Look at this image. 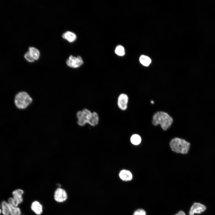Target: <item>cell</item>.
<instances>
[{
    "instance_id": "1",
    "label": "cell",
    "mask_w": 215,
    "mask_h": 215,
    "mask_svg": "<svg viewBox=\"0 0 215 215\" xmlns=\"http://www.w3.org/2000/svg\"><path fill=\"white\" fill-rule=\"evenodd\" d=\"M173 122L172 118L167 113L159 111L153 116L152 124L155 126L160 124L163 130H166L171 126Z\"/></svg>"
},
{
    "instance_id": "2",
    "label": "cell",
    "mask_w": 215,
    "mask_h": 215,
    "mask_svg": "<svg viewBox=\"0 0 215 215\" xmlns=\"http://www.w3.org/2000/svg\"><path fill=\"white\" fill-rule=\"evenodd\" d=\"M172 150L177 153H187L190 149V143L183 139L175 138L170 142Z\"/></svg>"
},
{
    "instance_id": "3",
    "label": "cell",
    "mask_w": 215,
    "mask_h": 215,
    "mask_svg": "<svg viewBox=\"0 0 215 215\" xmlns=\"http://www.w3.org/2000/svg\"><path fill=\"white\" fill-rule=\"evenodd\" d=\"M32 98L25 92H21L16 95L15 103L17 108L24 109L27 108L32 102Z\"/></svg>"
},
{
    "instance_id": "4",
    "label": "cell",
    "mask_w": 215,
    "mask_h": 215,
    "mask_svg": "<svg viewBox=\"0 0 215 215\" xmlns=\"http://www.w3.org/2000/svg\"><path fill=\"white\" fill-rule=\"evenodd\" d=\"M93 113L85 109L77 112L76 116L78 119V124L81 126L84 125L86 123H89L92 116Z\"/></svg>"
},
{
    "instance_id": "5",
    "label": "cell",
    "mask_w": 215,
    "mask_h": 215,
    "mask_svg": "<svg viewBox=\"0 0 215 215\" xmlns=\"http://www.w3.org/2000/svg\"><path fill=\"white\" fill-rule=\"evenodd\" d=\"M67 193L64 189L59 187L56 189L54 194V199L57 202H64L67 200Z\"/></svg>"
},
{
    "instance_id": "6",
    "label": "cell",
    "mask_w": 215,
    "mask_h": 215,
    "mask_svg": "<svg viewBox=\"0 0 215 215\" xmlns=\"http://www.w3.org/2000/svg\"><path fill=\"white\" fill-rule=\"evenodd\" d=\"M67 65L71 68H76L80 67L83 63V61L81 57L79 56L77 57L70 55L66 61Z\"/></svg>"
},
{
    "instance_id": "7",
    "label": "cell",
    "mask_w": 215,
    "mask_h": 215,
    "mask_svg": "<svg viewBox=\"0 0 215 215\" xmlns=\"http://www.w3.org/2000/svg\"><path fill=\"white\" fill-rule=\"evenodd\" d=\"M206 208L204 205L199 203H194L192 205L189 211V215L200 214L204 211Z\"/></svg>"
},
{
    "instance_id": "8",
    "label": "cell",
    "mask_w": 215,
    "mask_h": 215,
    "mask_svg": "<svg viewBox=\"0 0 215 215\" xmlns=\"http://www.w3.org/2000/svg\"><path fill=\"white\" fill-rule=\"evenodd\" d=\"M128 100V98L126 94L124 93L120 94L118 98L117 102L119 108L122 110H126Z\"/></svg>"
},
{
    "instance_id": "9",
    "label": "cell",
    "mask_w": 215,
    "mask_h": 215,
    "mask_svg": "<svg viewBox=\"0 0 215 215\" xmlns=\"http://www.w3.org/2000/svg\"><path fill=\"white\" fill-rule=\"evenodd\" d=\"M31 210L36 215H41L43 212L42 205L38 201H34L31 205Z\"/></svg>"
},
{
    "instance_id": "10",
    "label": "cell",
    "mask_w": 215,
    "mask_h": 215,
    "mask_svg": "<svg viewBox=\"0 0 215 215\" xmlns=\"http://www.w3.org/2000/svg\"><path fill=\"white\" fill-rule=\"evenodd\" d=\"M24 194V191L21 189H16L12 192V197L19 205L21 204L23 202V198L22 196Z\"/></svg>"
},
{
    "instance_id": "11",
    "label": "cell",
    "mask_w": 215,
    "mask_h": 215,
    "mask_svg": "<svg viewBox=\"0 0 215 215\" xmlns=\"http://www.w3.org/2000/svg\"><path fill=\"white\" fill-rule=\"evenodd\" d=\"M120 179L125 181L131 180L132 178V175L129 171L123 170L121 171L119 174Z\"/></svg>"
},
{
    "instance_id": "12",
    "label": "cell",
    "mask_w": 215,
    "mask_h": 215,
    "mask_svg": "<svg viewBox=\"0 0 215 215\" xmlns=\"http://www.w3.org/2000/svg\"><path fill=\"white\" fill-rule=\"evenodd\" d=\"M62 38L67 41L69 42H73L76 39V35L74 33L70 31H67L62 35Z\"/></svg>"
},
{
    "instance_id": "13",
    "label": "cell",
    "mask_w": 215,
    "mask_h": 215,
    "mask_svg": "<svg viewBox=\"0 0 215 215\" xmlns=\"http://www.w3.org/2000/svg\"><path fill=\"white\" fill-rule=\"evenodd\" d=\"M28 52L35 60H38L40 56V53L39 50L34 47H30Z\"/></svg>"
},
{
    "instance_id": "14",
    "label": "cell",
    "mask_w": 215,
    "mask_h": 215,
    "mask_svg": "<svg viewBox=\"0 0 215 215\" xmlns=\"http://www.w3.org/2000/svg\"><path fill=\"white\" fill-rule=\"evenodd\" d=\"M1 213L3 215H10L9 203L3 201L1 204Z\"/></svg>"
},
{
    "instance_id": "15",
    "label": "cell",
    "mask_w": 215,
    "mask_h": 215,
    "mask_svg": "<svg viewBox=\"0 0 215 215\" xmlns=\"http://www.w3.org/2000/svg\"><path fill=\"white\" fill-rule=\"evenodd\" d=\"M139 61L143 65L148 66L151 62L150 59L147 56L144 55L141 56L139 58Z\"/></svg>"
},
{
    "instance_id": "16",
    "label": "cell",
    "mask_w": 215,
    "mask_h": 215,
    "mask_svg": "<svg viewBox=\"0 0 215 215\" xmlns=\"http://www.w3.org/2000/svg\"><path fill=\"white\" fill-rule=\"evenodd\" d=\"M9 205L10 215H21V210L19 207Z\"/></svg>"
},
{
    "instance_id": "17",
    "label": "cell",
    "mask_w": 215,
    "mask_h": 215,
    "mask_svg": "<svg viewBox=\"0 0 215 215\" xmlns=\"http://www.w3.org/2000/svg\"><path fill=\"white\" fill-rule=\"evenodd\" d=\"M99 120L97 113L95 112H93L92 116L89 124L92 126H95L98 124Z\"/></svg>"
},
{
    "instance_id": "18",
    "label": "cell",
    "mask_w": 215,
    "mask_h": 215,
    "mask_svg": "<svg viewBox=\"0 0 215 215\" xmlns=\"http://www.w3.org/2000/svg\"><path fill=\"white\" fill-rule=\"evenodd\" d=\"M141 141V139L140 136L138 134H134L130 138L131 142L134 145H139Z\"/></svg>"
},
{
    "instance_id": "19",
    "label": "cell",
    "mask_w": 215,
    "mask_h": 215,
    "mask_svg": "<svg viewBox=\"0 0 215 215\" xmlns=\"http://www.w3.org/2000/svg\"><path fill=\"white\" fill-rule=\"evenodd\" d=\"M115 53L118 55L120 56H124L125 54V50L124 47L121 45H118L116 47L115 50Z\"/></svg>"
},
{
    "instance_id": "20",
    "label": "cell",
    "mask_w": 215,
    "mask_h": 215,
    "mask_svg": "<svg viewBox=\"0 0 215 215\" xmlns=\"http://www.w3.org/2000/svg\"><path fill=\"white\" fill-rule=\"evenodd\" d=\"M133 215H146V213L144 209H138L134 212Z\"/></svg>"
},
{
    "instance_id": "21",
    "label": "cell",
    "mask_w": 215,
    "mask_h": 215,
    "mask_svg": "<svg viewBox=\"0 0 215 215\" xmlns=\"http://www.w3.org/2000/svg\"><path fill=\"white\" fill-rule=\"evenodd\" d=\"M8 203L11 205L16 207H18L19 205L13 197L8 198Z\"/></svg>"
},
{
    "instance_id": "22",
    "label": "cell",
    "mask_w": 215,
    "mask_h": 215,
    "mask_svg": "<svg viewBox=\"0 0 215 215\" xmlns=\"http://www.w3.org/2000/svg\"><path fill=\"white\" fill-rule=\"evenodd\" d=\"M24 57L25 59L28 62H32L35 61L28 51L25 54Z\"/></svg>"
},
{
    "instance_id": "23",
    "label": "cell",
    "mask_w": 215,
    "mask_h": 215,
    "mask_svg": "<svg viewBox=\"0 0 215 215\" xmlns=\"http://www.w3.org/2000/svg\"><path fill=\"white\" fill-rule=\"evenodd\" d=\"M175 215H186V214L183 211H180Z\"/></svg>"
},
{
    "instance_id": "24",
    "label": "cell",
    "mask_w": 215,
    "mask_h": 215,
    "mask_svg": "<svg viewBox=\"0 0 215 215\" xmlns=\"http://www.w3.org/2000/svg\"><path fill=\"white\" fill-rule=\"evenodd\" d=\"M1 213V205H0V214Z\"/></svg>"
},
{
    "instance_id": "25",
    "label": "cell",
    "mask_w": 215,
    "mask_h": 215,
    "mask_svg": "<svg viewBox=\"0 0 215 215\" xmlns=\"http://www.w3.org/2000/svg\"><path fill=\"white\" fill-rule=\"evenodd\" d=\"M151 103L153 104V103L154 102H153V101H151Z\"/></svg>"
}]
</instances>
